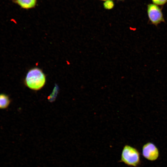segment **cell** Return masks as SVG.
<instances>
[{
    "mask_svg": "<svg viewBox=\"0 0 167 167\" xmlns=\"http://www.w3.org/2000/svg\"><path fill=\"white\" fill-rule=\"evenodd\" d=\"M11 102V100L7 94L0 93V109H5L7 108Z\"/></svg>",
    "mask_w": 167,
    "mask_h": 167,
    "instance_id": "6",
    "label": "cell"
},
{
    "mask_svg": "<svg viewBox=\"0 0 167 167\" xmlns=\"http://www.w3.org/2000/svg\"><path fill=\"white\" fill-rule=\"evenodd\" d=\"M58 88L56 86H55L52 93L49 97L48 99L49 101H53L55 100L58 93Z\"/></svg>",
    "mask_w": 167,
    "mask_h": 167,
    "instance_id": "8",
    "label": "cell"
},
{
    "mask_svg": "<svg viewBox=\"0 0 167 167\" xmlns=\"http://www.w3.org/2000/svg\"><path fill=\"white\" fill-rule=\"evenodd\" d=\"M147 11L150 24L157 27L161 22H165L161 10L157 5L154 4H148Z\"/></svg>",
    "mask_w": 167,
    "mask_h": 167,
    "instance_id": "3",
    "label": "cell"
},
{
    "mask_svg": "<svg viewBox=\"0 0 167 167\" xmlns=\"http://www.w3.org/2000/svg\"><path fill=\"white\" fill-rule=\"evenodd\" d=\"M153 4L157 5H163L167 2V0H152Z\"/></svg>",
    "mask_w": 167,
    "mask_h": 167,
    "instance_id": "9",
    "label": "cell"
},
{
    "mask_svg": "<svg viewBox=\"0 0 167 167\" xmlns=\"http://www.w3.org/2000/svg\"><path fill=\"white\" fill-rule=\"evenodd\" d=\"M102 0V1H107V0Z\"/></svg>",
    "mask_w": 167,
    "mask_h": 167,
    "instance_id": "10",
    "label": "cell"
},
{
    "mask_svg": "<svg viewBox=\"0 0 167 167\" xmlns=\"http://www.w3.org/2000/svg\"><path fill=\"white\" fill-rule=\"evenodd\" d=\"M119 161L129 166L136 167L140 163L139 153L135 148L125 145L122 149Z\"/></svg>",
    "mask_w": 167,
    "mask_h": 167,
    "instance_id": "2",
    "label": "cell"
},
{
    "mask_svg": "<svg viewBox=\"0 0 167 167\" xmlns=\"http://www.w3.org/2000/svg\"><path fill=\"white\" fill-rule=\"evenodd\" d=\"M103 5L105 9L109 10L113 8L114 6V3L112 1L108 0L104 2Z\"/></svg>",
    "mask_w": 167,
    "mask_h": 167,
    "instance_id": "7",
    "label": "cell"
},
{
    "mask_svg": "<svg viewBox=\"0 0 167 167\" xmlns=\"http://www.w3.org/2000/svg\"><path fill=\"white\" fill-rule=\"evenodd\" d=\"M13 1L21 8L25 9L34 8L37 3V0H13Z\"/></svg>",
    "mask_w": 167,
    "mask_h": 167,
    "instance_id": "5",
    "label": "cell"
},
{
    "mask_svg": "<svg viewBox=\"0 0 167 167\" xmlns=\"http://www.w3.org/2000/svg\"><path fill=\"white\" fill-rule=\"evenodd\" d=\"M46 76L42 70L37 67L31 69L28 71L24 80L25 85L34 90H38L45 84Z\"/></svg>",
    "mask_w": 167,
    "mask_h": 167,
    "instance_id": "1",
    "label": "cell"
},
{
    "mask_svg": "<svg viewBox=\"0 0 167 167\" xmlns=\"http://www.w3.org/2000/svg\"><path fill=\"white\" fill-rule=\"evenodd\" d=\"M142 154L147 159L150 161H154L158 157L159 151L154 144L149 142L143 146Z\"/></svg>",
    "mask_w": 167,
    "mask_h": 167,
    "instance_id": "4",
    "label": "cell"
}]
</instances>
